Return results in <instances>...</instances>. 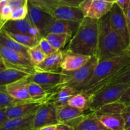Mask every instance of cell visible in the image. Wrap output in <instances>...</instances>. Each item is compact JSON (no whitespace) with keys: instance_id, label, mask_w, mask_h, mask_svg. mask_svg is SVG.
<instances>
[{"instance_id":"20","label":"cell","mask_w":130,"mask_h":130,"mask_svg":"<svg viewBox=\"0 0 130 130\" xmlns=\"http://www.w3.org/2000/svg\"><path fill=\"white\" fill-rule=\"evenodd\" d=\"M34 25L31 24L27 16L22 20H8L3 25V30L13 34H28Z\"/></svg>"},{"instance_id":"22","label":"cell","mask_w":130,"mask_h":130,"mask_svg":"<svg viewBox=\"0 0 130 130\" xmlns=\"http://www.w3.org/2000/svg\"><path fill=\"white\" fill-rule=\"evenodd\" d=\"M30 74L13 68H6L0 72V87L7 85L28 77Z\"/></svg>"},{"instance_id":"33","label":"cell","mask_w":130,"mask_h":130,"mask_svg":"<svg viewBox=\"0 0 130 130\" xmlns=\"http://www.w3.org/2000/svg\"><path fill=\"white\" fill-rule=\"evenodd\" d=\"M29 60L31 62L34 66H36L43 62L46 56L43 53L39 47V44L33 48H29L28 50Z\"/></svg>"},{"instance_id":"13","label":"cell","mask_w":130,"mask_h":130,"mask_svg":"<svg viewBox=\"0 0 130 130\" xmlns=\"http://www.w3.org/2000/svg\"><path fill=\"white\" fill-rule=\"evenodd\" d=\"M45 102L26 101L11 105L6 108V114L8 119L27 116L36 111L41 105Z\"/></svg>"},{"instance_id":"8","label":"cell","mask_w":130,"mask_h":130,"mask_svg":"<svg viewBox=\"0 0 130 130\" xmlns=\"http://www.w3.org/2000/svg\"><path fill=\"white\" fill-rule=\"evenodd\" d=\"M60 123L57 118V106L52 102L44 103L36 112L33 120V128L37 130L47 126L57 125Z\"/></svg>"},{"instance_id":"16","label":"cell","mask_w":130,"mask_h":130,"mask_svg":"<svg viewBox=\"0 0 130 130\" xmlns=\"http://www.w3.org/2000/svg\"><path fill=\"white\" fill-rule=\"evenodd\" d=\"M27 77L5 86V90L9 95L15 100L22 102L32 101L28 91Z\"/></svg>"},{"instance_id":"37","label":"cell","mask_w":130,"mask_h":130,"mask_svg":"<svg viewBox=\"0 0 130 130\" xmlns=\"http://www.w3.org/2000/svg\"><path fill=\"white\" fill-rule=\"evenodd\" d=\"M11 13L12 10L8 4L0 6V18L5 23L10 20Z\"/></svg>"},{"instance_id":"40","label":"cell","mask_w":130,"mask_h":130,"mask_svg":"<svg viewBox=\"0 0 130 130\" xmlns=\"http://www.w3.org/2000/svg\"><path fill=\"white\" fill-rule=\"evenodd\" d=\"M61 3L63 5L74 6V7H79L81 4L85 0H60Z\"/></svg>"},{"instance_id":"35","label":"cell","mask_w":130,"mask_h":130,"mask_svg":"<svg viewBox=\"0 0 130 130\" xmlns=\"http://www.w3.org/2000/svg\"><path fill=\"white\" fill-rule=\"evenodd\" d=\"M39 46L42 52L46 57L56 53L58 51L52 46V44L47 41V39L45 38H41L39 43Z\"/></svg>"},{"instance_id":"5","label":"cell","mask_w":130,"mask_h":130,"mask_svg":"<svg viewBox=\"0 0 130 130\" xmlns=\"http://www.w3.org/2000/svg\"><path fill=\"white\" fill-rule=\"evenodd\" d=\"M68 78V76L62 71L60 72H36L34 74L29 75L27 80L29 83H35L41 86L48 93L49 99L65 86Z\"/></svg>"},{"instance_id":"43","label":"cell","mask_w":130,"mask_h":130,"mask_svg":"<svg viewBox=\"0 0 130 130\" xmlns=\"http://www.w3.org/2000/svg\"><path fill=\"white\" fill-rule=\"evenodd\" d=\"M8 120L6 114V108H0V126Z\"/></svg>"},{"instance_id":"39","label":"cell","mask_w":130,"mask_h":130,"mask_svg":"<svg viewBox=\"0 0 130 130\" xmlns=\"http://www.w3.org/2000/svg\"><path fill=\"white\" fill-rule=\"evenodd\" d=\"M119 102L123 103L125 106L130 105V87L126 90L119 100Z\"/></svg>"},{"instance_id":"7","label":"cell","mask_w":130,"mask_h":130,"mask_svg":"<svg viewBox=\"0 0 130 130\" xmlns=\"http://www.w3.org/2000/svg\"><path fill=\"white\" fill-rule=\"evenodd\" d=\"M0 55L6 68H13L30 75L35 74L34 66L27 58L19 52L10 49L0 43Z\"/></svg>"},{"instance_id":"34","label":"cell","mask_w":130,"mask_h":130,"mask_svg":"<svg viewBox=\"0 0 130 130\" xmlns=\"http://www.w3.org/2000/svg\"><path fill=\"white\" fill-rule=\"evenodd\" d=\"M20 102H22L15 100L9 95L5 90V87H0V108H7Z\"/></svg>"},{"instance_id":"4","label":"cell","mask_w":130,"mask_h":130,"mask_svg":"<svg viewBox=\"0 0 130 130\" xmlns=\"http://www.w3.org/2000/svg\"><path fill=\"white\" fill-rule=\"evenodd\" d=\"M130 87L129 83L108 85L90 95V107L91 112L96 110L107 104L119 101L126 90Z\"/></svg>"},{"instance_id":"12","label":"cell","mask_w":130,"mask_h":130,"mask_svg":"<svg viewBox=\"0 0 130 130\" xmlns=\"http://www.w3.org/2000/svg\"><path fill=\"white\" fill-rule=\"evenodd\" d=\"M81 22L68 21L63 20H55L43 32L42 38L49 34H66L72 36L76 34Z\"/></svg>"},{"instance_id":"41","label":"cell","mask_w":130,"mask_h":130,"mask_svg":"<svg viewBox=\"0 0 130 130\" xmlns=\"http://www.w3.org/2000/svg\"><path fill=\"white\" fill-rule=\"evenodd\" d=\"M116 3L119 5L126 15L130 4V0H116Z\"/></svg>"},{"instance_id":"3","label":"cell","mask_w":130,"mask_h":130,"mask_svg":"<svg viewBox=\"0 0 130 130\" xmlns=\"http://www.w3.org/2000/svg\"><path fill=\"white\" fill-rule=\"evenodd\" d=\"M99 38V20L85 17L71 38L67 51L83 55L96 56Z\"/></svg>"},{"instance_id":"14","label":"cell","mask_w":130,"mask_h":130,"mask_svg":"<svg viewBox=\"0 0 130 130\" xmlns=\"http://www.w3.org/2000/svg\"><path fill=\"white\" fill-rule=\"evenodd\" d=\"M55 20L81 22L85 19V15L79 7L61 5L50 13Z\"/></svg>"},{"instance_id":"44","label":"cell","mask_w":130,"mask_h":130,"mask_svg":"<svg viewBox=\"0 0 130 130\" xmlns=\"http://www.w3.org/2000/svg\"><path fill=\"white\" fill-rule=\"evenodd\" d=\"M56 130H75L74 128L66 123H59L56 126Z\"/></svg>"},{"instance_id":"18","label":"cell","mask_w":130,"mask_h":130,"mask_svg":"<svg viewBox=\"0 0 130 130\" xmlns=\"http://www.w3.org/2000/svg\"><path fill=\"white\" fill-rule=\"evenodd\" d=\"M36 112L24 117L8 119L0 126V130H34L33 120Z\"/></svg>"},{"instance_id":"19","label":"cell","mask_w":130,"mask_h":130,"mask_svg":"<svg viewBox=\"0 0 130 130\" xmlns=\"http://www.w3.org/2000/svg\"><path fill=\"white\" fill-rule=\"evenodd\" d=\"M57 118L60 123H67L85 116V111L68 104L57 106Z\"/></svg>"},{"instance_id":"23","label":"cell","mask_w":130,"mask_h":130,"mask_svg":"<svg viewBox=\"0 0 130 130\" xmlns=\"http://www.w3.org/2000/svg\"><path fill=\"white\" fill-rule=\"evenodd\" d=\"M79 93V92L76 89L69 86H64L61 88L57 93L51 96L48 102L53 103L56 106L65 105L68 104L69 100L71 97Z\"/></svg>"},{"instance_id":"11","label":"cell","mask_w":130,"mask_h":130,"mask_svg":"<svg viewBox=\"0 0 130 130\" xmlns=\"http://www.w3.org/2000/svg\"><path fill=\"white\" fill-rule=\"evenodd\" d=\"M110 12V23L113 29L122 37L127 45L130 46L126 15L116 3H114Z\"/></svg>"},{"instance_id":"6","label":"cell","mask_w":130,"mask_h":130,"mask_svg":"<svg viewBox=\"0 0 130 130\" xmlns=\"http://www.w3.org/2000/svg\"><path fill=\"white\" fill-rule=\"evenodd\" d=\"M99 60L96 56L91 57L90 60L83 67L72 72L62 71L68 76L69 78L65 86H69L81 93L85 86L89 83L93 76Z\"/></svg>"},{"instance_id":"38","label":"cell","mask_w":130,"mask_h":130,"mask_svg":"<svg viewBox=\"0 0 130 130\" xmlns=\"http://www.w3.org/2000/svg\"><path fill=\"white\" fill-rule=\"evenodd\" d=\"M121 114L124 121V130H130V105L125 107Z\"/></svg>"},{"instance_id":"49","label":"cell","mask_w":130,"mask_h":130,"mask_svg":"<svg viewBox=\"0 0 130 130\" xmlns=\"http://www.w3.org/2000/svg\"><path fill=\"white\" fill-rule=\"evenodd\" d=\"M99 1L109 3H116V0H99Z\"/></svg>"},{"instance_id":"26","label":"cell","mask_w":130,"mask_h":130,"mask_svg":"<svg viewBox=\"0 0 130 130\" xmlns=\"http://www.w3.org/2000/svg\"><path fill=\"white\" fill-rule=\"evenodd\" d=\"M28 91L32 101L41 102H48L49 97L48 93L38 84L33 82L29 83L28 84Z\"/></svg>"},{"instance_id":"15","label":"cell","mask_w":130,"mask_h":130,"mask_svg":"<svg viewBox=\"0 0 130 130\" xmlns=\"http://www.w3.org/2000/svg\"><path fill=\"white\" fill-rule=\"evenodd\" d=\"M90 56L77 54L69 51L63 52V58L60 68L62 71L72 72L85 66L91 58Z\"/></svg>"},{"instance_id":"30","label":"cell","mask_w":130,"mask_h":130,"mask_svg":"<svg viewBox=\"0 0 130 130\" xmlns=\"http://www.w3.org/2000/svg\"><path fill=\"white\" fill-rule=\"evenodd\" d=\"M125 107L126 106L123 103L118 101L107 104V105L102 107L100 109H99L95 112L98 116L121 114Z\"/></svg>"},{"instance_id":"17","label":"cell","mask_w":130,"mask_h":130,"mask_svg":"<svg viewBox=\"0 0 130 130\" xmlns=\"http://www.w3.org/2000/svg\"><path fill=\"white\" fill-rule=\"evenodd\" d=\"M63 58V52L57 51L56 53L46 57L43 62L34 66L36 72H60L62 71L61 63Z\"/></svg>"},{"instance_id":"2","label":"cell","mask_w":130,"mask_h":130,"mask_svg":"<svg viewBox=\"0 0 130 130\" xmlns=\"http://www.w3.org/2000/svg\"><path fill=\"white\" fill-rule=\"evenodd\" d=\"M130 63V46L116 57L99 62L89 83L81 91L88 96L100 90L121 70Z\"/></svg>"},{"instance_id":"48","label":"cell","mask_w":130,"mask_h":130,"mask_svg":"<svg viewBox=\"0 0 130 130\" xmlns=\"http://www.w3.org/2000/svg\"><path fill=\"white\" fill-rule=\"evenodd\" d=\"M9 1H10V0H0V6L8 4Z\"/></svg>"},{"instance_id":"31","label":"cell","mask_w":130,"mask_h":130,"mask_svg":"<svg viewBox=\"0 0 130 130\" xmlns=\"http://www.w3.org/2000/svg\"><path fill=\"white\" fill-rule=\"evenodd\" d=\"M130 83V63L121 70L113 77L110 81L107 83L105 86L116 84H125ZM104 86V87H105ZM104 88V87H103Z\"/></svg>"},{"instance_id":"42","label":"cell","mask_w":130,"mask_h":130,"mask_svg":"<svg viewBox=\"0 0 130 130\" xmlns=\"http://www.w3.org/2000/svg\"><path fill=\"white\" fill-rule=\"evenodd\" d=\"M8 5L10 6L12 11H14V10H17V9L22 7V6H24V5H23L22 4L20 3L17 0H10L8 3Z\"/></svg>"},{"instance_id":"27","label":"cell","mask_w":130,"mask_h":130,"mask_svg":"<svg viewBox=\"0 0 130 130\" xmlns=\"http://www.w3.org/2000/svg\"><path fill=\"white\" fill-rule=\"evenodd\" d=\"M7 34L17 42L28 48H33L38 45L39 41L41 38L33 36L28 34H13V33L8 32H7Z\"/></svg>"},{"instance_id":"10","label":"cell","mask_w":130,"mask_h":130,"mask_svg":"<svg viewBox=\"0 0 130 130\" xmlns=\"http://www.w3.org/2000/svg\"><path fill=\"white\" fill-rule=\"evenodd\" d=\"M114 3L99 0H85L79 6L85 17L100 20L111 10Z\"/></svg>"},{"instance_id":"1","label":"cell","mask_w":130,"mask_h":130,"mask_svg":"<svg viewBox=\"0 0 130 130\" xmlns=\"http://www.w3.org/2000/svg\"><path fill=\"white\" fill-rule=\"evenodd\" d=\"M129 47L122 37L113 29L110 23V11L99 20V38L96 55L99 62L116 57Z\"/></svg>"},{"instance_id":"47","label":"cell","mask_w":130,"mask_h":130,"mask_svg":"<svg viewBox=\"0 0 130 130\" xmlns=\"http://www.w3.org/2000/svg\"><path fill=\"white\" fill-rule=\"evenodd\" d=\"M6 68V66H5L3 60H0V72H1V71H3V70H5Z\"/></svg>"},{"instance_id":"36","label":"cell","mask_w":130,"mask_h":130,"mask_svg":"<svg viewBox=\"0 0 130 130\" xmlns=\"http://www.w3.org/2000/svg\"><path fill=\"white\" fill-rule=\"evenodd\" d=\"M28 13L27 6H24L20 8L12 11V13L11 15V20H22L27 17Z\"/></svg>"},{"instance_id":"29","label":"cell","mask_w":130,"mask_h":130,"mask_svg":"<svg viewBox=\"0 0 130 130\" xmlns=\"http://www.w3.org/2000/svg\"><path fill=\"white\" fill-rule=\"evenodd\" d=\"M71 36L66 34H49L44 38L57 50H62L69 40L71 39Z\"/></svg>"},{"instance_id":"32","label":"cell","mask_w":130,"mask_h":130,"mask_svg":"<svg viewBox=\"0 0 130 130\" xmlns=\"http://www.w3.org/2000/svg\"><path fill=\"white\" fill-rule=\"evenodd\" d=\"M28 1L41 8L49 14L62 5L60 0H28Z\"/></svg>"},{"instance_id":"45","label":"cell","mask_w":130,"mask_h":130,"mask_svg":"<svg viewBox=\"0 0 130 130\" xmlns=\"http://www.w3.org/2000/svg\"><path fill=\"white\" fill-rule=\"evenodd\" d=\"M126 22H127V26H128V34H129V46H130V4L129 8L128 9L127 13H126Z\"/></svg>"},{"instance_id":"50","label":"cell","mask_w":130,"mask_h":130,"mask_svg":"<svg viewBox=\"0 0 130 130\" xmlns=\"http://www.w3.org/2000/svg\"><path fill=\"white\" fill-rule=\"evenodd\" d=\"M2 60V58H1V55H0V60Z\"/></svg>"},{"instance_id":"24","label":"cell","mask_w":130,"mask_h":130,"mask_svg":"<svg viewBox=\"0 0 130 130\" xmlns=\"http://www.w3.org/2000/svg\"><path fill=\"white\" fill-rule=\"evenodd\" d=\"M97 116L99 120L110 130H124V121L121 114Z\"/></svg>"},{"instance_id":"46","label":"cell","mask_w":130,"mask_h":130,"mask_svg":"<svg viewBox=\"0 0 130 130\" xmlns=\"http://www.w3.org/2000/svg\"><path fill=\"white\" fill-rule=\"evenodd\" d=\"M56 126H57V125L47 126L42 127V128H40L37 130H56Z\"/></svg>"},{"instance_id":"28","label":"cell","mask_w":130,"mask_h":130,"mask_svg":"<svg viewBox=\"0 0 130 130\" xmlns=\"http://www.w3.org/2000/svg\"><path fill=\"white\" fill-rule=\"evenodd\" d=\"M67 104L70 106L85 111L90 107V96L83 93H79L71 97Z\"/></svg>"},{"instance_id":"25","label":"cell","mask_w":130,"mask_h":130,"mask_svg":"<svg viewBox=\"0 0 130 130\" xmlns=\"http://www.w3.org/2000/svg\"><path fill=\"white\" fill-rule=\"evenodd\" d=\"M0 43L10 49L19 52L29 60V54H28L29 48L22 45L12 39L7 34V32L3 29L0 32Z\"/></svg>"},{"instance_id":"21","label":"cell","mask_w":130,"mask_h":130,"mask_svg":"<svg viewBox=\"0 0 130 130\" xmlns=\"http://www.w3.org/2000/svg\"><path fill=\"white\" fill-rule=\"evenodd\" d=\"M75 130H110L99 119L95 112L85 116L83 119L74 127Z\"/></svg>"},{"instance_id":"9","label":"cell","mask_w":130,"mask_h":130,"mask_svg":"<svg viewBox=\"0 0 130 130\" xmlns=\"http://www.w3.org/2000/svg\"><path fill=\"white\" fill-rule=\"evenodd\" d=\"M27 17L31 24L39 30L41 36L51 23L55 19L48 13L30 3L27 2Z\"/></svg>"}]
</instances>
